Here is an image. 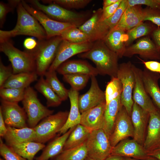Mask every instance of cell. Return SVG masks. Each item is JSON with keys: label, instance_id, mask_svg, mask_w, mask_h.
I'll return each mask as SVG.
<instances>
[{"label": "cell", "instance_id": "59", "mask_svg": "<svg viewBox=\"0 0 160 160\" xmlns=\"http://www.w3.org/2000/svg\"><path fill=\"white\" fill-rule=\"evenodd\" d=\"M0 160H4V159H2L1 158H0Z\"/></svg>", "mask_w": 160, "mask_h": 160}, {"label": "cell", "instance_id": "6", "mask_svg": "<svg viewBox=\"0 0 160 160\" xmlns=\"http://www.w3.org/2000/svg\"><path fill=\"white\" fill-rule=\"evenodd\" d=\"M22 102L30 127H34L41 120L54 112V110L49 109L41 103L36 92L30 86L25 89Z\"/></svg>", "mask_w": 160, "mask_h": 160}, {"label": "cell", "instance_id": "56", "mask_svg": "<svg viewBox=\"0 0 160 160\" xmlns=\"http://www.w3.org/2000/svg\"><path fill=\"white\" fill-rule=\"evenodd\" d=\"M123 160H159L154 157L151 156L148 159L146 160H139L128 157H123Z\"/></svg>", "mask_w": 160, "mask_h": 160}, {"label": "cell", "instance_id": "4", "mask_svg": "<svg viewBox=\"0 0 160 160\" xmlns=\"http://www.w3.org/2000/svg\"><path fill=\"white\" fill-rule=\"evenodd\" d=\"M26 1L51 19L60 22L71 23L78 28L88 20L89 14L73 12L52 3L46 5L41 4L37 0Z\"/></svg>", "mask_w": 160, "mask_h": 160}, {"label": "cell", "instance_id": "39", "mask_svg": "<svg viewBox=\"0 0 160 160\" xmlns=\"http://www.w3.org/2000/svg\"><path fill=\"white\" fill-rule=\"evenodd\" d=\"M122 91V84L119 79L117 77L111 78L106 86L105 92L106 105L121 95Z\"/></svg>", "mask_w": 160, "mask_h": 160}, {"label": "cell", "instance_id": "49", "mask_svg": "<svg viewBox=\"0 0 160 160\" xmlns=\"http://www.w3.org/2000/svg\"><path fill=\"white\" fill-rule=\"evenodd\" d=\"M38 44L35 39L32 38H28L25 39L23 42V45L26 49V51L33 53L36 48Z\"/></svg>", "mask_w": 160, "mask_h": 160}, {"label": "cell", "instance_id": "12", "mask_svg": "<svg viewBox=\"0 0 160 160\" xmlns=\"http://www.w3.org/2000/svg\"><path fill=\"white\" fill-rule=\"evenodd\" d=\"M134 132L131 116L122 106L116 118L113 132L109 137L113 147L120 141L130 137L133 138Z\"/></svg>", "mask_w": 160, "mask_h": 160}, {"label": "cell", "instance_id": "20", "mask_svg": "<svg viewBox=\"0 0 160 160\" xmlns=\"http://www.w3.org/2000/svg\"><path fill=\"white\" fill-rule=\"evenodd\" d=\"M105 101L81 113L80 124L91 131L103 129Z\"/></svg>", "mask_w": 160, "mask_h": 160}, {"label": "cell", "instance_id": "34", "mask_svg": "<svg viewBox=\"0 0 160 160\" xmlns=\"http://www.w3.org/2000/svg\"><path fill=\"white\" fill-rule=\"evenodd\" d=\"M102 10V8H100L95 11L89 19L78 27L88 36L91 42L98 40L97 25Z\"/></svg>", "mask_w": 160, "mask_h": 160}, {"label": "cell", "instance_id": "48", "mask_svg": "<svg viewBox=\"0 0 160 160\" xmlns=\"http://www.w3.org/2000/svg\"><path fill=\"white\" fill-rule=\"evenodd\" d=\"M123 0H119L114 4L102 9V12L99 21H103L111 16L116 11Z\"/></svg>", "mask_w": 160, "mask_h": 160}, {"label": "cell", "instance_id": "10", "mask_svg": "<svg viewBox=\"0 0 160 160\" xmlns=\"http://www.w3.org/2000/svg\"><path fill=\"white\" fill-rule=\"evenodd\" d=\"M21 2L26 10L42 26L46 33L47 39L60 36L65 30L71 27H77L71 23L60 22L51 19L42 12L28 4L25 1L21 0Z\"/></svg>", "mask_w": 160, "mask_h": 160}, {"label": "cell", "instance_id": "37", "mask_svg": "<svg viewBox=\"0 0 160 160\" xmlns=\"http://www.w3.org/2000/svg\"><path fill=\"white\" fill-rule=\"evenodd\" d=\"M45 80L52 89L63 101L68 97L69 89H66L59 81L56 71L48 70L45 73Z\"/></svg>", "mask_w": 160, "mask_h": 160}, {"label": "cell", "instance_id": "23", "mask_svg": "<svg viewBox=\"0 0 160 160\" xmlns=\"http://www.w3.org/2000/svg\"><path fill=\"white\" fill-rule=\"evenodd\" d=\"M142 77L147 93L155 106L160 110V88L158 83L160 74L151 71L145 68L142 71Z\"/></svg>", "mask_w": 160, "mask_h": 160}, {"label": "cell", "instance_id": "36", "mask_svg": "<svg viewBox=\"0 0 160 160\" xmlns=\"http://www.w3.org/2000/svg\"><path fill=\"white\" fill-rule=\"evenodd\" d=\"M86 142L79 146L63 150L51 159V160H85L88 157Z\"/></svg>", "mask_w": 160, "mask_h": 160}, {"label": "cell", "instance_id": "33", "mask_svg": "<svg viewBox=\"0 0 160 160\" xmlns=\"http://www.w3.org/2000/svg\"><path fill=\"white\" fill-rule=\"evenodd\" d=\"M34 87L45 97L47 107H57L61 103L62 101L52 89L44 76H41Z\"/></svg>", "mask_w": 160, "mask_h": 160}, {"label": "cell", "instance_id": "11", "mask_svg": "<svg viewBox=\"0 0 160 160\" xmlns=\"http://www.w3.org/2000/svg\"><path fill=\"white\" fill-rule=\"evenodd\" d=\"M93 42L74 43L63 40L58 47L55 58L48 70L56 71L62 64L69 58L89 50L92 47Z\"/></svg>", "mask_w": 160, "mask_h": 160}, {"label": "cell", "instance_id": "15", "mask_svg": "<svg viewBox=\"0 0 160 160\" xmlns=\"http://www.w3.org/2000/svg\"><path fill=\"white\" fill-rule=\"evenodd\" d=\"M132 68L135 80L132 99L134 102L150 113L157 107L145 89L142 77V70L133 64Z\"/></svg>", "mask_w": 160, "mask_h": 160}, {"label": "cell", "instance_id": "51", "mask_svg": "<svg viewBox=\"0 0 160 160\" xmlns=\"http://www.w3.org/2000/svg\"><path fill=\"white\" fill-rule=\"evenodd\" d=\"M155 47L160 55V27H156L151 34Z\"/></svg>", "mask_w": 160, "mask_h": 160}, {"label": "cell", "instance_id": "42", "mask_svg": "<svg viewBox=\"0 0 160 160\" xmlns=\"http://www.w3.org/2000/svg\"><path fill=\"white\" fill-rule=\"evenodd\" d=\"M44 3H53L64 8L79 9L84 8L90 3L91 0H42Z\"/></svg>", "mask_w": 160, "mask_h": 160}, {"label": "cell", "instance_id": "57", "mask_svg": "<svg viewBox=\"0 0 160 160\" xmlns=\"http://www.w3.org/2000/svg\"><path fill=\"white\" fill-rule=\"evenodd\" d=\"M85 160H94L89 157H87Z\"/></svg>", "mask_w": 160, "mask_h": 160}, {"label": "cell", "instance_id": "25", "mask_svg": "<svg viewBox=\"0 0 160 160\" xmlns=\"http://www.w3.org/2000/svg\"><path fill=\"white\" fill-rule=\"evenodd\" d=\"M79 96L78 91L71 88L69 89L68 98L70 103V109L66 122L59 132L60 134H64L70 129L80 123L81 113L79 106Z\"/></svg>", "mask_w": 160, "mask_h": 160}, {"label": "cell", "instance_id": "1", "mask_svg": "<svg viewBox=\"0 0 160 160\" xmlns=\"http://www.w3.org/2000/svg\"><path fill=\"white\" fill-rule=\"evenodd\" d=\"M80 58L90 60L95 64L99 74L116 77L119 69L117 54L110 49L103 40L93 42L92 48L86 52L78 55Z\"/></svg>", "mask_w": 160, "mask_h": 160}, {"label": "cell", "instance_id": "8", "mask_svg": "<svg viewBox=\"0 0 160 160\" xmlns=\"http://www.w3.org/2000/svg\"><path fill=\"white\" fill-rule=\"evenodd\" d=\"M88 157L94 160H103L110 156L113 147L103 129L92 131L86 142Z\"/></svg>", "mask_w": 160, "mask_h": 160}, {"label": "cell", "instance_id": "27", "mask_svg": "<svg viewBox=\"0 0 160 160\" xmlns=\"http://www.w3.org/2000/svg\"><path fill=\"white\" fill-rule=\"evenodd\" d=\"M127 7V0H123L116 11L111 16L98 22L97 28L98 40H103L117 25Z\"/></svg>", "mask_w": 160, "mask_h": 160}, {"label": "cell", "instance_id": "55", "mask_svg": "<svg viewBox=\"0 0 160 160\" xmlns=\"http://www.w3.org/2000/svg\"><path fill=\"white\" fill-rule=\"evenodd\" d=\"M123 158L119 156L110 155L103 160H123Z\"/></svg>", "mask_w": 160, "mask_h": 160}, {"label": "cell", "instance_id": "30", "mask_svg": "<svg viewBox=\"0 0 160 160\" xmlns=\"http://www.w3.org/2000/svg\"><path fill=\"white\" fill-rule=\"evenodd\" d=\"M36 72L13 74L1 88H12L25 89L32 82L37 80Z\"/></svg>", "mask_w": 160, "mask_h": 160}, {"label": "cell", "instance_id": "53", "mask_svg": "<svg viewBox=\"0 0 160 160\" xmlns=\"http://www.w3.org/2000/svg\"><path fill=\"white\" fill-rule=\"evenodd\" d=\"M148 155L160 160V148L147 152Z\"/></svg>", "mask_w": 160, "mask_h": 160}, {"label": "cell", "instance_id": "21", "mask_svg": "<svg viewBox=\"0 0 160 160\" xmlns=\"http://www.w3.org/2000/svg\"><path fill=\"white\" fill-rule=\"evenodd\" d=\"M56 71L63 76L72 74H84L91 76L99 74L96 68L87 61L81 60L66 61L62 64Z\"/></svg>", "mask_w": 160, "mask_h": 160}, {"label": "cell", "instance_id": "5", "mask_svg": "<svg viewBox=\"0 0 160 160\" xmlns=\"http://www.w3.org/2000/svg\"><path fill=\"white\" fill-rule=\"evenodd\" d=\"M63 40L60 36L38 41V46L33 53L36 62V72L38 76H44L48 70Z\"/></svg>", "mask_w": 160, "mask_h": 160}, {"label": "cell", "instance_id": "22", "mask_svg": "<svg viewBox=\"0 0 160 160\" xmlns=\"http://www.w3.org/2000/svg\"><path fill=\"white\" fill-rule=\"evenodd\" d=\"M7 127V131L3 138L7 145L11 146L24 142L35 141L36 133L34 128Z\"/></svg>", "mask_w": 160, "mask_h": 160}, {"label": "cell", "instance_id": "47", "mask_svg": "<svg viewBox=\"0 0 160 160\" xmlns=\"http://www.w3.org/2000/svg\"><path fill=\"white\" fill-rule=\"evenodd\" d=\"M13 74L11 65L6 66L0 60V87H1L9 78Z\"/></svg>", "mask_w": 160, "mask_h": 160}, {"label": "cell", "instance_id": "40", "mask_svg": "<svg viewBox=\"0 0 160 160\" xmlns=\"http://www.w3.org/2000/svg\"><path fill=\"white\" fill-rule=\"evenodd\" d=\"M91 77L84 74H68L63 75V79L71 85V88L78 91L86 86Z\"/></svg>", "mask_w": 160, "mask_h": 160}, {"label": "cell", "instance_id": "26", "mask_svg": "<svg viewBox=\"0 0 160 160\" xmlns=\"http://www.w3.org/2000/svg\"><path fill=\"white\" fill-rule=\"evenodd\" d=\"M126 32L116 27L112 29L103 40L106 46L121 58L126 47L125 36Z\"/></svg>", "mask_w": 160, "mask_h": 160}, {"label": "cell", "instance_id": "3", "mask_svg": "<svg viewBox=\"0 0 160 160\" xmlns=\"http://www.w3.org/2000/svg\"><path fill=\"white\" fill-rule=\"evenodd\" d=\"M0 51L7 56L10 62L13 74L36 72L33 55L15 47L10 39L0 40Z\"/></svg>", "mask_w": 160, "mask_h": 160}, {"label": "cell", "instance_id": "45", "mask_svg": "<svg viewBox=\"0 0 160 160\" xmlns=\"http://www.w3.org/2000/svg\"><path fill=\"white\" fill-rule=\"evenodd\" d=\"M143 21H148L160 27V10L149 7L143 9Z\"/></svg>", "mask_w": 160, "mask_h": 160}, {"label": "cell", "instance_id": "38", "mask_svg": "<svg viewBox=\"0 0 160 160\" xmlns=\"http://www.w3.org/2000/svg\"><path fill=\"white\" fill-rule=\"evenodd\" d=\"M60 36L63 40L72 43H80L90 42L88 36L78 27H76L65 30L62 33Z\"/></svg>", "mask_w": 160, "mask_h": 160}, {"label": "cell", "instance_id": "28", "mask_svg": "<svg viewBox=\"0 0 160 160\" xmlns=\"http://www.w3.org/2000/svg\"><path fill=\"white\" fill-rule=\"evenodd\" d=\"M121 95L106 105L104 114V126L103 129L109 138L114 127L117 115L123 106Z\"/></svg>", "mask_w": 160, "mask_h": 160}, {"label": "cell", "instance_id": "13", "mask_svg": "<svg viewBox=\"0 0 160 160\" xmlns=\"http://www.w3.org/2000/svg\"><path fill=\"white\" fill-rule=\"evenodd\" d=\"M0 110L7 126L17 128L28 127L27 117L23 108L18 103L1 100Z\"/></svg>", "mask_w": 160, "mask_h": 160}, {"label": "cell", "instance_id": "14", "mask_svg": "<svg viewBox=\"0 0 160 160\" xmlns=\"http://www.w3.org/2000/svg\"><path fill=\"white\" fill-rule=\"evenodd\" d=\"M136 54L144 59L160 60V55L153 41L148 36L142 38L126 47L123 56L131 57Z\"/></svg>", "mask_w": 160, "mask_h": 160}, {"label": "cell", "instance_id": "44", "mask_svg": "<svg viewBox=\"0 0 160 160\" xmlns=\"http://www.w3.org/2000/svg\"><path fill=\"white\" fill-rule=\"evenodd\" d=\"M0 154L5 160H28L16 153L0 139Z\"/></svg>", "mask_w": 160, "mask_h": 160}, {"label": "cell", "instance_id": "24", "mask_svg": "<svg viewBox=\"0 0 160 160\" xmlns=\"http://www.w3.org/2000/svg\"><path fill=\"white\" fill-rule=\"evenodd\" d=\"M143 9L140 5L127 7L115 27L127 32L143 22Z\"/></svg>", "mask_w": 160, "mask_h": 160}, {"label": "cell", "instance_id": "19", "mask_svg": "<svg viewBox=\"0 0 160 160\" xmlns=\"http://www.w3.org/2000/svg\"><path fill=\"white\" fill-rule=\"evenodd\" d=\"M149 113L134 103L131 115L134 129L133 139L143 146L146 136L147 124L148 123Z\"/></svg>", "mask_w": 160, "mask_h": 160}, {"label": "cell", "instance_id": "7", "mask_svg": "<svg viewBox=\"0 0 160 160\" xmlns=\"http://www.w3.org/2000/svg\"><path fill=\"white\" fill-rule=\"evenodd\" d=\"M69 112L60 111L43 119L33 128L36 133L35 141L44 144L55 137L66 123Z\"/></svg>", "mask_w": 160, "mask_h": 160}, {"label": "cell", "instance_id": "43", "mask_svg": "<svg viewBox=\"0 0 160 160\" xmlns=\"http://www.w3.org/2000/svg\"><path fill=\"white\" fill-rule=\"evenodd\" d=\"M20 1V0H9L7 3L0 2V27L2 28L5 21L7 14L13 12Z\"/></svg>", "mask_w": 160, "mask_h": 160}, {"label": "cell", "instance_id": "32", "mask_svg": "<svg viewBox=\"0 0 160 160\" xmlns=\"http://www.w3.org/2000/svg\"><path fill=\"white\" fill-rule=\"evenodd\" d=\"M10 147L23 158L28 160H33L36 154L43 149L45 145L43 143L35 141H29Z\"/></svg>", "mask_w": 160, "mask_h": 160}, {"label": "cell", "instance_id": "46", "mask_svg": "<svg viewBox=\"0 0 160 160\" xmlns=\"http://www.w3.org/2000/svg\"><path fill=\"white\" fill-rule=\"evenodd\" d=\"M127 3L128 7L143 5L160 10V4L156 0H127Z\"/></svg>", "mask_w": 160, "mask_h": 160}, {"label": "cell", "instance_id": "35", "mask_svg": "<svg viewBox=\"0 0 160 160\" xmlns=\"http://www.w3.org/2000/svg\"><path fill=\"white\" fill-rule=\"evenodd\" d=\"M156 27L149 23L143 22L127 31L125 36L126 47L131 45L135 40L138 38L151 35Z\"/></svg>", "mask_w": 160, "mask_h": 160}, {"label": "cell", "instance_id": "58", "mask_svg": "<svg viewBox=\"0 0 160 160\" xmlns=\"http://www.w3.org/2000/svg\"><path fill=\"white\" fill-rule=\"evenodd\" d=\"M156 1L160 4V0H156Z\"/></svg>", "mask_w": 160, "mask_h": 160}, {"label": "cell", "instance_id": "2", "mask_svg": "<svg viewBox=\"0 0 160 160\" xmlns=\"http://www.w3.org/2000/svg\"><path fill=\"white\" fill-rule=\"evenodd\" d=\"M17 20L14 28L9 31L0 30V40L9 39L19 35L33 36L38 40L47 39L44 29L38 21L23 6L21 0L17 7Z\"/></svg>", "mask_w": 160, "mask_h": 160}, {"label": "cell", "instance_id": "31", "mask_svg": "<svg viewBox=\"0 0 160 160\" xmlns=\"http://www.w3.org/2000/svg\"><path fill=\"white\" fill-rule=\"evenodd\" d=\"M91 131L80 124L76 126L67 139L63 150L79 146L85 143Z\"/></svg>", "mask_w": 160, "mask_h": 160}, {"label": "cell", "instance_id": "9", "mask_svg": "<svg viewBox=\"0 0 160 160\" xmlns=\"http://www.w3.org/2000/svg\"><path fill=\"white\" fill-rule=\"evenodd\" d=\"M132 65L129 61L120 64L117 76L122 86V91L121 95V104L130 116L134 103L132 94L135 82Z\"/></svg>", "mask_w": 160, "mask_h": 160}, {"label": "cell", "instance_id": "18", "mask_svg": "<svg viewBox=\"0 0 160 160\" xmlns=\"http://www.w3.org/2000/svg\"><path fill=\"white\" fill-rule=\"evenodd\" d=\"M89 90L79 96L78 103L81 113L105 101V92L100 88L96 76H92Z\"/></svg>", "mask_w": 160, "mask_h": 160}, {"label": "cell", "instance_id": "29", "mask_svg": "<svg viewBox=\"0 0 160 160\" xmlns=\"http://www.w3.org/2000/svg\"><path fill=\"white\" fill-rule=\"evenodd\" d=\"M75 127L51 141L43 149L41 154L36 158V160H48L60 154L63 151L67 139Z\"/></svg>", "mask_w": 160, "mask_h": 160}, {"label": "cell", "instance_id": "54", "mask_svg": "<svg viewBox=\"0 0 160 160\" xmlns=\"http://www.w3.org/2000/svg\"><path fill=\"white\" fill-rule=\"evenodd\" d=\"M119 0H104L103 1L102 9L111 5L116 3Z\"/></svg>", "mask_w": 160, "mask_h": 160}, {"label": "cell", "instance_id": "16", "mask_svg": "<svg viewBox=\"0 0 160 160\" xmlns=\"http://www.w3.org/2000/svg\"><path fill=\"white\" fill-rule=\"evenodd\" d=\"M139 160L149 158L143 146L134 140L124 139L113 147L111 155Z\"/></svg>", "mask_w": 160, "mask_h": 160}, {"label": "cell", "instance_id": "50", "mask_svg": "<svg viewBox=\"0 0 160 160\" xmlns=\"http://www.w3.org/2000/svg\"><path fill=\"white\" fill-rule=\"evenodd\" d=\"M145 68L149 71L160 74V62L155 60L144 61L141 60Z\"/></svg>", "mask_w": 160, "mask_h": 160}, {"label": "cell", "instance_id": "41", "mask_svg": "<svg viewBox=\"0 0 160 160\" xmlns=\"http://www.w3.org/2000/svg\"><path fill=\"white\" fill-rule=\"evenodd\" d=\"M25 89L12 88H0L1 100L9 102L18 103L23 99Z\"/></svg>", "mask_w": 160, "mask_h": 160}, {"label": "cell", "instance_id": "52", "mask_svg": "<svg viewBox=\"0 0 160 160\" xmlns=\"http://www.w3.org/2000/svg\"><path fill=\"white\" fill-rule=\"evenodd\" d=\"M7 131V126L4 122L1 111L0 110V136L3 137Z\"/></svg>", "mask_w": 160, "mask_h": 160}, {"label": "cell", "instance_id": "17", "mask_svg": "<svg viewBox=\"0 0 160 160\" xmlns=\"http://www.w3.org/2000/svg\"><path fill=\"white\" fill-rule=\"evenodd\" d=\"M143 147L147 152L160 148V110L157 108L149 113Z\"/></svg>", "mask_w": 160, "mask_h": 160}]
</instances>
